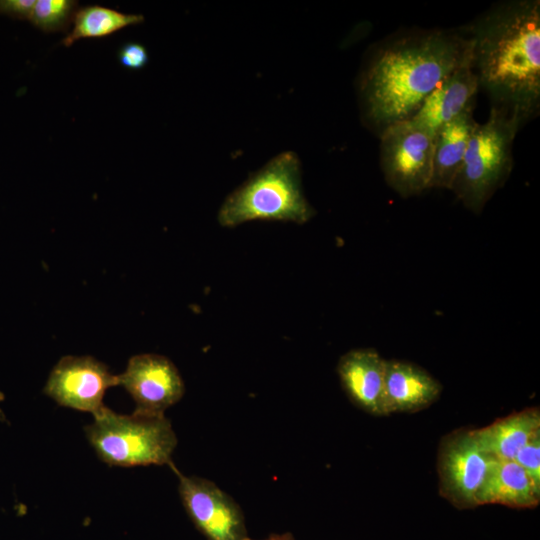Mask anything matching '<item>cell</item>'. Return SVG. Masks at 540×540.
Here are the masks:
<instances>
[{
  "instance_id": "7402d4cb",
  "label": "cell",
  "mask_w": 540,
  "mask_h": 540,
  "mask_svg": "<svg viewBox=\"0 0 540 540\" xmlns=\"http://www.w3.org/2000/svg\"><path fill=\"white\" fill-rule=\"evenodd\" d=\"M245 540H253V539L247 537ZM264 540H295V539L290 533H284V534H273Z\"/></svg>"
},
{
  "instance_id": "44dd1931",
  "label": "cell",
  "mask_w": 540,
  "mask_h": 540,
  "mask_svg": "<svg viewBox=\"0 0 540 540\" xmlns=\"http://www.w3.org/2000/svg\"><path fill=\"white\" fill-rule=\"evenodd\" d=\"M35 0H0V14L14 19L29 20Z\"/></svg>"
},
{
  "instance_id": "d6986e66",
  "label": "cell",
  "mask_w": 540,
  "mask_h": 540,
  "mask_svg": "<svg viewBox=\"0 0 540 540\" xmlns=\"http://www.w3.org/2000/svg\"><path fill=\"white\" fill-rule=\"evenodd\" d=\"M512 460L527 473L540 490V433L526 443Z\"/></svg>"
},
{
  "instance_id": "5bb4252c",
  "label": "cell",
  "mask_w": 540,
  "mask_h": 540,
  "mask_svg": "<svg viewBox=\"0 0 540 540\" xmlns=\"http://www.w3.org/2000/svg\"><path fill=\"white\" fill-rule=\"evenodd\" d=\"M472 104L435 133L431 188L451 190L477 123Z\"/></svg>"
},
{
  "instance_id": "7c38bea8",
  "label": "cell",
  "mask_w": 540,
  "mask_h": 540,
  "mask_svg": "<svg viewBox=\"0 0 540 540\" xmlns=\"http://www.w3.org/2000/svg\"><path fill=\"white\" fill-rule=\"evenodd\" d=\"M479 87L472 61L444 80L409 121L435 135L445 123L475 104Z\"/></svg>"
},
{
  "instance_id": "e0dca14e",
  "label": "cell",
  "mask_w": 540,
  "mask_h": 540,
  "mask_svg": "<svg viewBox=\"0 0 540 540\" xmlns=\"http://www.w3.org/2000/svg\"><path fill=\"white\" fill-rule=\"evenodd\" d=\"M143 15L125 14L100 5H87L76 9L72 18V28L62 40L65 47L86 38H103L123 28L142 23Z\"/></svg>"
},
{
  "instance_id": "ffe728a7",
  "label": "cell",
  "mask_w": 540,
  "mask_h": 540,
  "mask_svg": "<svg viewBox=\"0 0 540 540\" xmlns=\"http://www.w3.org/2000/svg\"><path fill=\"white\" fill-rule=\"evenodd\" d=\"M120 65L128 70L143 69L149 62L148 51L138 42H126L117 52Z\"/></svg>"
},
{
  "instance_id": "9a60e30c",
  "label": "cell",
  "mask_w": 540,
  "mask_h": 540,
  "mask_svg": "<svg viewBox=\"0 0 540 540\" xmlns=\"http://www.w3.org/2000/svg\"><path fill=\"white\" fill-rule=\"evenodd\" d=\"M540 501V490L514 461L495 459L476 497L477 506L501 504L532 508Z\"/></svg>"
},
{
  "instance_id": "9c48e42d",
  "label": "cell",
  "mask_w": 540,
  "mask_h": 540,
  "mask_svg": "<svg viewBox=\"0 0 540 540\" xmlns=\"http://www.w3.org/2000/svg\"><path fill=\"white\" fill-rule=\"evenodd\" d=\"M119 385L118 375L91 356H64L53 367L44 393L59 405L93 415L105 405L108 388Z\"/></svg>"
},
{
  "instance_id": "ac0fdd59",
  "label": "cell",
  "mask_w": 540,
  "mask_h": 540,
  "mask_svg": "<svg viewBox=\"0 0 540 540\" xmlns=\"http://www.w3.org/2000/svg\"><path fill=\"white\" fill-rule=\"evenodd\" d=\"M77 6L74 0H37L29 21L45 33L66 32Z\"/></svg>"
},
{
  "instance_id": "2e32d148",
  "label": "cell",
  "mask_w": 540,
  "mask_h": 540,
  "mask_svg": "<svg viewBox=\"0 0 540 540\" xmlns=\"http://www.w3.org/2000/svg\"><path fill=\"white\" fill-rule=\"evenodd\" d=\"M470 432L484 451L497 459L512 460L526 443L540 433V412L535 407L526 408Z\"/></svg>"
},
{
  "instance_id": "30bf717a",
  "label": "cell",
  "mask_w": 540,
  "mask_h": 540,
  "mask_svg": "<svg viewBox=\"0 0 540 540\" xmlns=\"http://www.w3.org/2000/svg\"><path fill=\"white\" fill-rule=\"evenodd\" d=\"M118 383L136 403L135 413L161 416L184 395L185 386L176 366L165 356L145 353L131 357Z\"/></svg>"
},
{
  "instance_id": "3957f363",
  "label": "cell",
  "mask_w": 540,
  "mask_h": 540,
  "mask_svg": "<svg viewBox=\"0 0 540 540\" xmlns=\"http://www.w3.org/2000/svg\"><path fill=\"white\" fill-rule=\"evenodd\" d=\"M316 211L306 200L301 183V164L291 151L283 152L223 201L217 215L223 227L265 220L304 224Z\"/></svg>"
},
{
  "instance_id": "4fadbf2b",
  "label": "cell",
  "mask_w": 540,
  "mask_h": 540,
  "mask_svg": "<svg viewBox=\"0 0 540 540\" xmlns=\"http://www.w3.org/2000/svg\"><path fill=\"white\" fill-rule=\"evenodd\" d=\"M441 391L440 382L423 368L406 361L386 360L387 414L426 408L438 399Z\"/></svg>"
},
{
  "instance_id": "7a4b0ae2",
  "label": "cell",
  "mask_w": 540,
  "mask_h": 540,
  "mask_svg": "<svg viewBox=\"0 0 540 540\" xmlns=\"http://www.w3.org/2000/svg\"><path fill=\"white\" fill-rule=\"evenodd\" d=\"M473 41V68L491 108L521 124L540 107V1L493 4L464 27Z\"/></svg>"
},
{
  "instance_id": "ba28073f",
  "label": "cell",
  "mask_w": 540,
  "mask_h": 540,
  "mask_svg": "<svg viewBox=\"0 0 540 540\" xmlns=\"http://www.w3.org/2000/svg\"><path fill=\"white\" fill-rule=\"evenodd\" d=\"M179 478L182 504L195 527L207 540H245L244 516L234 499L213 482L185 476L170 465Z\"/></svg>"
},
{
  "instance_id": "8fae6325",
  "label": "cell",
  "mask_w": 540,
  "mask_h": 540,
  "mask_svg": "<svg viewBox=\"0 0 540 540\" xmlns=\"http://www.w3.org/2000/svg\"><path fill=\"white\" fill-rule=\"evenodd\" d=\"M386 360L371 348L354 349L337 364L341 385L349 399L373 415H388L385 401Z\"/></svg>"
},
{
  "instance_id": "277c9868",
  "label": "cell",
  "mask_w": 540,
  "mask_h": 540,
  "mask_svg": "<svg viewBox=\"0 0 540 540\" xmlns=\"http://www.w3.org/2000/svg\"><path fill=\"white\" fill-rule=\"evenodd\" d=\"M521 126L515 117L491 108L488 119L474 128L451 187L471 212L480 214L509 177L513 168V142Z\"/></svg>"
},
{
  "instance_id": "8992f818",
  "label": "cell",
  "mask_w": 540,
  "mask_h": 540,
  "mask_svg": "<svg viewBox=\"0 0 540 540\" xmlns=\"http://www.w3.org/2000/svg\"><path fill=\"white\" fill-rule=\"evenodd\" d=\"M380 138V167L386 183L403 198L430 189L435 135L404 121L386 128Z\"/></svg>"
},
{
  "instance_id": "5b68a950",
  "label": "cell",
  "mask_w": 540,
  "mask_h": 540,
  "mask_svg": "<svg viewBox=\"0 0 540 540\" xmlns=\"http://www.w3.org/2000/svg\"><path fill=\"white\" fill-rule=\"evenodd\" d=\"M85 427L86 437L98 457L108 465L134 467L172 465L177 437L164 415H122L106 406Z\"/></svg>"
},
{
  "instance_id": "52a82bcc",
  "label": "cell",
  "mask_w": 540,
  "mask_h": 540,
  "mask_svg": "<svg viewBox=\"0 0 540 540\" xmlns=\"http://www.w3.org/2000/svg\"><path fill=\"white\" fill-rule=\"evenodd\" d=\"M495 457L484 451L470 431L443 440L438 460L440 493L454 506H477V494Z\"/></svg>"
},
{
  "instance_id": "6da1fadb",
  "label": "cell",
  "mask_w": 540,
  "mask_h": 540,
  "mask_svg": "<svg viewBox=\"0 0 540 540\" xmlns=\"http://www.w3.org/2000/svg\"><path fill=\"white\" fill-rule=\"evenodd\" d=\"M465 28L408 29L378 42L358 80L364 123L378 136L410 120L449 76L473 61Z\"/></svg>"
}]
</instances>
